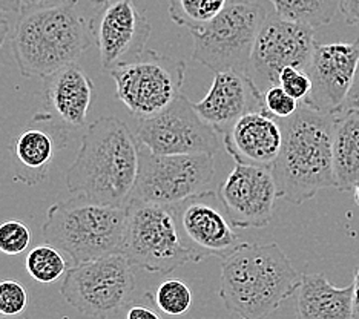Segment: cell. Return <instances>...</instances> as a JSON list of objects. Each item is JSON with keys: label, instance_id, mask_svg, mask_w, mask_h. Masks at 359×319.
Listing matches in <instances>:
<instances>
[{"label": "cell", "instance_id": "f1b7e54d", "mask_svg": "<svg viewBox=\"0 0 359 319\" xmlns=\"http://www.w3.org/2000/svg\"><path fill=\"white\" fill-rule=\"evenodd\" d=\"M264 108L276 118H287L299 108V102L293 98L280 85L271 86L264 91Z\"/></svg>", "mask_w": 359, "mask_h": 319}, {"label": "cell", "instance_id": "1f68e13d", "mask_svg": "<svg viewBox=\"0 0 359 319\" xmlns=\"http://www.w3.org/2000/svg\"><path fill=\"white\" fill-rule=\"evenodd\" d=\"M126 319H163V318L149 306L133 304L128 308Z\"/></svg>", "mask_w": 359, "mask_h": 319}, {"label": "cell", "instance_id": "9a60e30c", "mask_svg": "<svg viewBox=\"0 0 359 319\" xmlns=\"http://www.w3.org/2000/svg\"><path fill=\"white\" fill-rule=\"evenodd\" d=\"M359 65V39L352 43H315L307 74L312 89L303 104L338 116L353 86Z\"/></svg>", "mask_w": 359, "mask_h": 319}, {"label": "cell", "instance_id": "5b68a950", "mask_svg": "<svg viewBox=\"0 0 359 319\" xmlns=\"http://www.w3.org/2000/svg\"><path fill=\"white\" fill-rule=\"evenodd\" d=\"M128 221V204L114 206L74 195L48 209L42 235L48 244L67 253L72 267L123 253Z\"/></svg>", "mask_w": 359, "mask_h": 319}, {"label": "cell", "instance_id": "d6986e66", "mask_svg": "<svg viewBox=\"0 0 359 319\" xmlns=\"http://www.w3.org/2000/svg\"><path fill=\"white\" fill-rule=\"evenodd\" d=\"M223 144L235 163L272 169L283 144L280 120L267 111L249 112L223 134Z\"/></svg>", "mask_w": 359, "mask_h": 319}, {"label": "cell", "instance_id": "83f0119b", "mask_svg": "<svg viewBox=\"0 0 359 319\" xmlns=\"http://www.w3.org/2000/svg\"><path fill=\"white\" fill-rule=\"evenodd\" d=\"M28 306V293L15 280L0 281V315L5 318L22 315Z\"/></svg>", "mask_w": 359, "mask_h": 319}, {"label": "cell", "instance_id": "ba28073f", "mask_svg": "<svg viewBox=\"0 0 359 319\" xmlns=\"http://www.w3.org/2000/svg\"><path fill=\"white\" fill-rule=\"evenodd\" d=\"M214 175V155H157L140 146L138 174L130 200L174 206L208 191Z\"/></svg>", "mask_w": 359, "mask_h": 319}, {"label": "cell", "instance_id": "44dd1931", "mask_svg": "<svg viewBox=\"0 0 359 319\" xmlns=\"http://www.w3.org/2000/svg\"><path fill=\"white\" fill-rule=\"evenodd\" d=\"M297 319H355L353 284L334 287L323 273L301 276Z\"/></svg>", "mask_w": 359, "mask_h": 319}, {"label": "cell", "instance_id": "9c48e42d", "mask_svg": "<svg viewBox=\"0 0 359 319\" xmlns=\"http://www.w3.org/2000/svg\"><path fill=\"white\" fill-rule=\"evenodd\" d=\"M123 255L146 272L168 275L187 263L191 253L180 240L170 206L130 200Z\"/></svg>", "mask_w": 359, "mask_h": 319}, {"label": "cell", "instance_id": "4dcf8cb0", "mask_svg": "<svg viewBox=\"0 0 359 319\" xmlns=\"http://www.w3.org/2000/svg\"><path fill=\"white\" fill-rule=\"evenodd\" d=\"M339 11L352 27H359V0H339Z\"/></svg>", "mask_w": 359, "mask_h": 319}, {"label": "cell", "instance_id": "f35d334b", "mask_svg": "<svg viewBox=\"0 0 359 319\" xmlns=\"http://www.w3.org/2000/svg\"><path fill=\"white\" fill-rule=\"evenodd\" d=\"M91 2H94V4L99 5V4H103V2H106V0H91Z\"/></svg>", "mask_w": 359, "mask_h": 319}, {"label": "cell", "instance_id": "d590c367", "mask_svg": "<svg viewBox=\"0 0 359 319\" xmlns=\"http://www.w3.org/2000/svg\"><path fill=\"white\" fill-rule=\"evenodd\" d=\"M0 13H20V0H0Z\"/></svg>", "mask_w": 359, "mask_h": 319}, {"label": "cell", "instance_id": "ab89813d", "mask_svg": "<svg viewBox=\"0 0 359 319\" xmlns=\"http://www.w3.org/2000/svg\"><path fill=\"white\" fill-rule=\"evenodd\" d=\"M0 319H6V318H5V316H2V315H0Z\"/></svg>", "mask_w": 359, "mask_h": 319}, {"label": "cell", "instance_id": "484cf974", "mask_svg": "<svg viewBox=\"0 0 359 319\" xmlns=\"http://www.w3.org/2000/svg\"><path fill=\"white\" fill-rule=\"evenodd\" d=\"M154 302L165 315L182 316L192 306V292L183 280L169 278L155 289Z\"/></svg>", "mask_w": 359, "mask_h": 319}, {"label": "cell", "instance_id": "74e56055", "mask_svg": "<svg viewBox=\"0 0 359 319\" xmlns=\"http://www.w3.org/2000/svg\"><path fill=\"white\" fill-rule=\"evenodd\" d=\"M353 194H355V203L359 206V183L356 184V187L353 189Z\"/></svg>", "mask_w": 359, "mask_h": 319}, {"label": "cell", "instance_id": "e575fe53", "mask_svg": "<svg viewBox=\"0 0 359 319\" xmlns=\"http://www.w3.org/2000/svg\"><path fill=\"white\" fill-rule=\"evenodd\" d=\"M8 32H10V20H8V14L0 13V51H2V46L8 37Z\"/></svg>", "mask_w": 359, "mask_h": 319}, {"label": "cell", "instance_id": "8992f818", "mask_svg": "<svg viewBox=\"0 0 359 319\" xmlns=\"http://www.w3.org/2000/svg\"><path fill=\"white\" fill-rule=\"evenodd\" d=\"M267 18L258 2H232L205 28L191 31L194 59L212 72L249 74L250 57L258 32Z\"/></svg>", "mask_w": 359, "mask_h": 319}, {"label": "cell", "instance_id": "7402d4cb", "mask_svg": "<svg viewBox=\"0 0 359 319\" xmlns=\"http://www.w3.org/2000/svg\"><path fill=\"white\" fill-rule=\"evenodd\" d=\"M332 161L334 187L341 192L353 191L359 183V111L334 116Z\"/></svg>", "mask_w": 359, "mask_h": 319}, {"label": "cell", "instance_id": "4316f807", "mask_svg": "<svg viewBox=\"0 0 359 319\" xmlns=\"http://www.w3.org/2000/svg\"><path fill=\"white\" fill-rule=\"evenodd\" d=\"M31 232L25 223L19 219H6L0 224V252L8 257H15L28 249Z\"/></svg>", "mask_w": 359, "mask_h": 319}, {"label": "cell", "instance_id": "7c38bea8", "mask_svg": "<svg viewBox=\"0 0 359 319\" xmlns=\"http://www.w3.org/2000/svg\"><path fill=\"white\" fill-rule=\"evenodd\" d=\"M315 43V28L285 20L276 13L267 14L252 51L249 76L264 94L266 89L280 85L283 69L307 71Z\"/></svg>", "mask_w": 359, "mask_h": 319}, {"label": "cell", "instance_id": "f546056e", "mask_svg": "<svg viewBox=\"0 0 359 319\" xmlns=\"http://www.w3.org/2000/svg\"><path fill=\"white\" fill-rule=\"evenodd\" d=\"M280 86L299 103H303L312 89V81L307 71L289 67L280 74Z\"/></svg>", "mask_w": 359, "mask_h": 319}, {"label": "cell", "instance_id": "3957f363", "mask_svg": "<svg viewBox=\"0 0 359 319\" xmlns=\"http://www.w3.org/2000/svg\"><path fill=\"white\" fill-rule=\"evenodd\" d=\"M278 120L283 144L272 166L278 198L303 204L320 191L334 187L332 161L334 116L301 103L293 116Z\"/></svg>", "mask_w": 359, "mask_h": 319}, {"label": "cell", "instance_id": "603a6c76", "mask_svg": "<svg viewBox=\"0 0 359 319\" xmlns=\"http://www.w3.org/2000/svg\"><path fill=\"white\" fill-rule=\"evenodd\" d=\"M285 20L318 28L329 25L339 11V0H269Z\"/></svg>", "mask_w": 359, "mask_h": 319}, {"label": "cell", "instance_id": "ffe728a7", "mask_svg": "<svg viewBox=\"0 0 359 319\" xmlns=\"http://www.w3.org/2000/svg\"><path fill=\"white\" fill-rule=\"evenodd\" d=\"M36 125L23 129L13 144L15 178L28 186H36L48 175L55 154L67 146L68 130L54 123L34 117Z\"/></svg>", "mask_w": 359, "mask_h": 319}, {"label": "cell", "instance_id": "d6a6232c", "mask_svg": "<svg viewBox=\"0 0 359 319\" xmlns=\"http://www.w3.org/2000/svg\"><path fill=\"white\" fill-rule=\"evenodd\" d=\"M65 2H71V0H20V13L39 10V8L53 6V5H59ZM74 2H79V0H74Z\"/></svg>", "mask_w": 359, "mask_h": 319}, {"label": "cell", "instance_id": "ac0fdd59", "mask_svg": "<svg viewBox=\"0 0 359 319\" xmlns=\"http://www.w3.org/2000/svg\"><path fill=\"white\" fill-rule=\"evenodd\" d=\"M91 98V79L77 63H71L43 79L42 109L36 116L71 133L85 126Z\"/></svg>", "mask_w": 359, "mask_h": 319}, {"label": "cell", "instance_id": "4fadbf2b", "mask_svg": "<svg viewBox=\"0 0 359 319\" xmlns=\"http://www.w3.org/2000/svg\"><path fill=\"white\" fill-rule=\"evenodd\" d=\"M172 214L180 240L194 263L212 257L224 258L240 245L238 235L218 194L205 191L180 201Z\"/></svg>", "mask_w": 359, "mask_h": 319}, {"label": "cell", "instance_id": "6da1fadb", "mask_svg": "<svg viewBox=\"0 0 359 319\" xmlns=\"http://www.w3.org/2000/svg\"><path fill=\"white\" fill-rule=\"evenodd\" d=\"M138 152L140 144L126 123L116 117L95 120L85 129L76 160L67 170L69 194L125 206L135 186Z\"/></svg>", "mask_w": 359, "mask_h": 319}, {"label": "cell", "instance_id": "d4e9b609", "mask_svg": "<svg viewBox=\"0 0 359 319\" xmlns=\"http://www.w3.org/2000/svg\"><path fill=\"white\" fill-rule=\"evenodd\" d=\"M29 276L39 284H53L68 270V261L51 244H39L31 249L25 259Z\"/></svg>", "mask_w": 359, "mask_h": 319}, {"label": "cell", "instance_id": "e0dca14e", "mask_svg": "<svg viewBox=\"0 0 359 319\" xmlns=\"http://www.w3.org/2000/svg\"><path fill=\"white\" fill-rule=\"evenodd\" d=\"M194 106L219 135L226 134L246 114L266 111L263 93L249 74L238 71L217 72L205 98Z\"/></svg>", "mask_w": 359, "mask_h": 319}, {"label": "cell", "instance_id": "cb8c5ba5", "mask_svg": "<svg viewBox=\"0 0 359 319\" xmlns=\"http://www.w3.org/2000/svg\"><path fill=\"white\" fill-rule=\"evenodd\" d=\"M227 5V0H170L169 15L189 31L205 28Z\"/></svg>", "mask_w": 359, "mask_h": 319}, {"label": "cell", "instance_id": "2e32d148", "mask_svg": "<svg viewBox=\"0 0 359 319\" xmlns=\"http://www.w3.org/2000/svg\"><path fill=\"white\" fill-rule=\"evenodd\" d=\"M218 196L235 227L259 229L271 223L278 189L272 169L236 163Z\"/></svg>", "mask_w": 359, "mask_h": 319}, {"label": "cell", "instance_id": "30bf717a", "mask_svg": "<svg viewBox=\"0 0 359 319\" xmlns=\"http://www.w3.org/2000/svg\"><path fill=\"white\" fill-rule=\"evenodd\" d=\"M186 63L151 49L109 71L117 97L138 118L158 114L183 93Z\"/></svg>", "mask_w": 359, "mask_h": 319}, {"label": "cell", "instance_id": "5bb4252c", "mask_svg": "<svg viewBox=\"0 0 359 319\" xmlns=\"http://www.w3.org/2000/svg\"><path fill=\"white\" fill-rule=\"evenodd\" d=\"M89 29L106 71L140 57L151 37V25L134 0H106L89 20Z\"/></svg>", "mask_w": 359, "mask_h": 319}, {"label": "cell", "instance_id": "277c9868", "mask_svg": "<svg viewBox=\"0 0 359 319\" xmlns=\"http://www.w3.org/2000/svg\"><path fill=\"white\" fill-rule=\"evenodd\" d=\"M65 2L20 13L11 39L14 60L23 77L46 79L71 63L93 45L89 22Z\"/></svg>", "mask_w": 359, "mask_h": 319}, {"label": "cell", "instance_id": "8fae6325", "mask_svg": "<svg viewBox=\"0 0 359 319\" xmlns=\"http://www.w3.org/2000/svg\"><path fill=\"white\" fill-rule=\"evenodd\" d=\"M218 135L182 93L158 114L142 118L135 137L138 144L157 155H215L219 149Z\"/></svg>", "mask_w": 359, "mask_h": 319}, {"label": "cell", "instance_id": "52a82bcc", "mask_svg": "<svg viewBox=\"0 0 359 319\" xmlns=\"http://www.w3.org/2000/svg\"><path fill=\"white\" fill-rule=\"evenodd\" d=\"M134 292V266L123 253L72 266L60 287L62 297L77 312L99 319H111L123 312Z\"/></svg>", "mask_w": 359, "mask_h": 319}, {"label": "cell", "instance_id": "8d00e7d4", "mask_svg": "<svg viewBox=\"0 0 359 319\" xmlns=\"http://www.w3.org/2000/svg\"><path fill=\"white\" fill-rule=\"evenodd\" d=\"M353 310H355V319H359V267L356 269L355 280H353Z\"/></svg>", "mask_w": 359, "mask_h": 319}, {"label": "cell", "instance_id": "7a4b0ae2", "mask_svg": "<svg viewBox=\"0 0 359 319\" xmlns=\"http://www.w3.org/2000/svg\"><path fill=\"white\" fill-rule=\"evenodd\" d=\"M301 276L276 243H244L223 258L218 293L231 313L266 319L297 293Z\"/></svg>", "mask_w": 359, "mask_h": 319}, {"label": "cell", "instance_id": "836d02e7", "mask_svg": "<svg viewBox=\"0 0 359 319\" xmlns=\"http://www.w3.org/2000/svg\"><path fill=\"white\" fill-rule=\"evenodd\" d=\"M348 109L359 111V65H358V71H356L353 86H352V89H350V93L346 98V103H344V108H342V112L348 111Z\"/></svg>", "mask_w": 359, "mask_h": 319}]
</instances>
